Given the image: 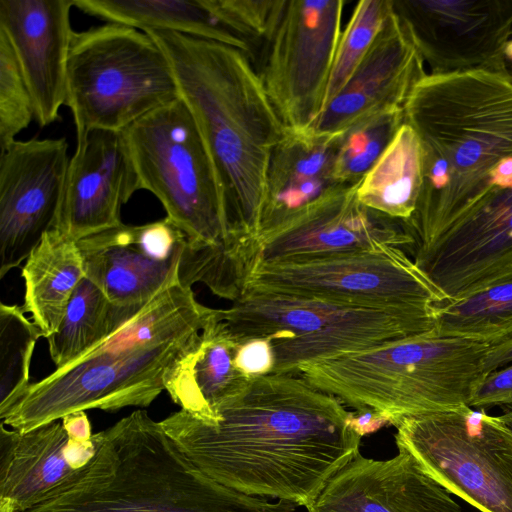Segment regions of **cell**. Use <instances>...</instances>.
Here are the masks:
<instances>
[{
    "instance_id": "cell-1",
    "label": "cell",
    "mask_w": 512,
    "mask_h": 512,
    "mask_svg": "<svg viewBox=\"0 0 512 512\" xmlns=\"http://www.w3.org/2000/svg\"><path fill=\"white\" fill-rule=\"evenodd\" d=\"M353 412L301 374L251 379L221 404L213 423L184 410L162 421L202 472L247 495L308 507L359 452Z\"/></svg>"
},
{
    "instance_id": "cell-2",
    "label": "cell",
    "mask_w": 512,
    "mask_h": 512,
    "mask_svg": "<svg viewBox=\"0 0 512 512\" xmlns=\"http://www.w3.org/2000/svg\"><path fill=\"white\" fill-rule=\"evenodd\" d=\"M213 310L191 287L166 288L100 345L32 382L1 422L27 432L78 411L149 406L198 348Z\"/></svg>"
},
{
    "instance_id": "cell-3",
    "label": "cell",
    "mask_w": 512,
    "mask_h": 512,
    "mask_svg": "<svg viewBox=\"0 0 512 512\" xmlns=\"http://www.w3.org/2000/svg\"><path fill=\"white\" fill-rule=\"evenodd\" d=\"M172 67L213 159L227 217L240 239L260 243L271 152L285 133L262 80L239 49L166 30H143Z\"/></svg>"
},
{
    "instance_id": "cell-4",
    "label": "cell",
    "mask_w": 512,
    "mask_h": 512,
    "mask_svg": "<svg viewBox=\"0 0 512 512\" xmlns=\"http://www.w3.org/2000/svg\"><path fill=\"white\" fill-rule=\"evenodd\" d=\"M404 118L424 152L420 198L402 221L413 243L480 195L492 171L512 156V82L489 70L427 74L409 96Z\"/></svg>"
},
{
    "instance_id": "cell-5",
    "label": "cell",
    "mask_w": 512,
    "mask_h": 512,
    "mask_svg": "<svg viewBox=\"0 0 512 512\" xmlns=\"http://www.w3.org/2000/svg\"><path fill=\"white\" fill-rule=\"evenodd\" d=\"M93 442L85 468L26 512L296 511L294 503H272L213 480L143 409L93 434Z\"/></svg>"
},
{
    "instance_id": "cell-6",
    "label": "cell",
    "mask_w": 512,
    "mask_h": 512,
    "mask_svg": "<svg viewBox=\"0 0 512 512\" xmlns=\"http://www.w3.org/2000/svg\"><path fill=\"white\" fill-rule=\"evenodd\" d=\"M490 345L431 332L311 363V385L356 411L369 409L396 426L403 418L470 405L486 376Z\"/></svg>"
},
{
    "instance_id": "cell-7",
    "label": "cell",
    "mask_w": 512,
    "mask_h": 512,
    "mask_svg": "<svg viewBox=\"0 0 512 512\" xmlns=\"http://www.w3.org/2000/svg\"><path fill=\"white\" fill-rule=\"evenodd\" d=\"M124 133L141 189L161 202L188 245L209 247L225 264L252 270L260 251L233 233L213 159L184 100L150 112Z\"/></svg>"
},
{
    "instance_id": "cell-8",
    "label": "cell",
    "mask_w": 512,
    "mask_h": 512,
    "mask_svg": "<svg viewBox=\"0 0 512 512\" xmlns=\"http://www.w3.org/2000/svg\"><path fill=\"white\" fill-rule=\"evenodd\" d=\"M217 316L239 345L266 338L273 373L299 374L302 367L338 355L425 334L435 313L369 308L285 293L247 289Z\"/></svg>"
},
{
    "instance_id": "cell-9",
    "label": "cell",
    "mask_w": 512,
    "mask_h": 512,
    "mask_svg": "<svg viewBox=\"0 0 512 512\" xmlns=\"http://www.w3.org/2000/svg\"><path fill=\"white\" fill-rule=\"evenodd\" d=\"M179 98L169 60L145 31L106 23L73 33L65 105L76 143L93 130L124 131Z\"/></svg>"
},
{
    "instance_id": "cell-10",
    "label": "cell",
    "mask_w": 512,
    "mask_h": 512,
    "mask_svg": "<svg viewBox=\"0 0 512 512\" xmlns=\"http://www.w3.org/2000/svg\"><path fill=\"white\" fill-rule=\"evenodd\" d=\"M398 449L481 512H512V428L468 405L403 418Z\"/></svg>"
},
{
    "instance_id": "cell-11",
    "label": "cell",
    "mask_w": 512,
    "mask_h": 512,
    "mask_svg": "<svg viewBox=\"0 0 512 512\" xmlns=\"http://www.w3.org/2000/svg\"><path fill=\"white\" fill-rule=\"evenodd\" d=\"M247 289L433 313L448 300L402 248L391 245L260 262Z\"/></svg>"
},
{
    "instance_id": "cell-12",
    "label": "cell",
    "mask_w": 512,
    "mask_h": 512,
    "mask_svg": "<svg viewBox=\"0 0 512 512\" xmlns=\"http://www.w3.org/2000/svg\"><path fill=\"white\" fill-rule=\"evenodd\" d=\"M411 259L457 301L512 279V156L489 186L449 222L407 249Z\"/></svg>"
},
{
    "instance_id": "cell-13",
    "label": "cell",
    "mask_w": 512,
    "mask_h": 512,
    "mask_svg": "<svg viewBox=\"0 0 512 512\" xmlns=\"http://www.w3.org/2000/svg\"><path fill=\"white\" fill-rule=\"evenodd\" d=\"M344 0H284L255 69L284 127L305 131L324 108Z\"/></svg>"
},
{
    "instance_id": "cell-14",
    "label": "cell",
    "mask_w": 512,
    "mask_h": 512,
    "mask_svg": "<svg viewBox=\"0 0 512 512\" xmlns=\"http://www.w3.org/2000/svg\"><path fill=\"white\" fill-rule=\"evenodd\" d=\"M69 161L64 137L16 140L1 151L0 278L55 228Z\"/></svg>"
},
{
    "instance_id": "cell-15",
    "label": "cell",
    "mask_w": 512,
    "mask_h": 512,
    "mask_svg": "<svg viewBox=\"0 0 512 512\" xmlns=\"http://www.w3.org/2000/svg\"><path fill=\"white\" fill-rule=\"evenodd\" d=\"M431 75L499 72L512 29V0H393Z\"/></svg>"
},
{
    "instance_id": "cell-16",
    "label": "cell",
    "mask_w": 512,
    "mask_h": 512,
    "mask_svg": "<svg viewBox=\"0 0 512 512\" xmlns=\"http://www.w3.org/2000/svg\"><path fill=\"white\" fill-rule=\"evenodd\" d=\"M188 238L167 217L103 230L77 241L85 277L120 307L143 308L180 282Z\"/></svg>"
},
{
    "instance_id": "cell-17",
    "label": "cell",
    "mask_w": 512,
    "mask_h": 512,
    "mask_svg": "<svg viewBox=\"0 0 512 512\" xmlns=\"http://www.w3.org/2000/svg\"><path fill=\"white\" fill-rule=\"evenodd\" d=\"M358 185L340 186L262 233L259 263L382 245L408 249L412 238L403 222L364 206L357 197Z\"/></svg>"
},
{
    "instance_id": "cell-18",
    "label": "cell",
    "mask_w": 512,
    "mask_h": 512,
    "mask_svg": "<svg viewBox=\"0 0 512 512\" xmlns=\"http://www.w3.org/2000/svg\"><path fill=\"white\" fill-rule=\"evenodd\" d=\"M141 190L124 131L93 130L76 143L54 229L78 241L122 224L121 209Z\"/></svg>"
},
{
    "instance_id": "cell-19",
    "label": "cell",
    "mask_w": 512,
    "mask_h": 512,
    "mask_svg": "<svg viewBox=\"0 0 512 512\" xmlns=\"http://www.w3.org/2000/svg\"><path fill=\"white\" fill-rule=\"evenodd\" d=\"M73 6L74 0H0V30L13 48L40 127L57 121L65 105Z\"/></svg>"
},
{
    "instance_id": "cell-20",
    "label": "cell",
    "mask_w": 512,
    "mask_h": 512,
    "mask_svg": "<svg viewBox=\"0 0 512 512\" xmlns=\"http://www.w3.org/2000/svg\"><path fill=\"white\" fill-rule=\"evenodd\" d=\"M426 75L424 62L393 9L364 59L308 130L336 135L372 114L404 108Z\"/></svg>"
},
{
    "instance_id": "cell-21",
    "label": "cell",
    "mask_w": 512,
    "mask_h": 512,
    "mask_svg": "<svg viewBox=\"0 0 512 512\" xmlns=\"http://www.w3.org/2000/svg\"><path fill=\"white\" fill-rule=\"evenodd\" d=\"M307 512H462L451 493L406 451L388 460L360 453L340 469Z\"/></svg>"
},
{
    "instance_id": "cell-22",
    "label": "cell",
    "mask_w": 512,
    "mask_h": 512,
    "mask_svg": "<svg viewBox=\"0 0 512 512\" xmlns=\"http://www.w3.org/2000/svg\"><path fill=\"white\" fill-rule=\"evenodd\" d=\"M95 452L56 420L27 432L0 426V512H26L72 480Z\"/></svg>"
},
{
    "instance_id": "cell-23",
    "label": "cell",
    "mask_w": 512,
    "mask_h": 512,
    "mask_svg": "<svg viewBox=\"0 0 512 512\" xmlns=\"http://www.w3.org/2000/svg\"><path fill=\"white\" fill-rule=\"evenodd\" d=\"M338 135L285 128L268 163L260 235L342 186L334 176Z\"/></svg>"
},
{
    "instance_id": "cell-24",
    "label": "cell",
    "mask_w": 512,
    "mask_h": 512,
    "mask_svg": "<svg viewBox=\"0 0 512 512\" xmlns=\"http://www.w3.org/2000/svg\"><path fill=\"white\" fill-rule=\"evenodd\" d=\"M238 348L214 309L198 348L167 391L171 399L194 418L213 423L216 409L240 393L252 379L235 364Z\"/></svg>"
},
{
    "instance_id": "cell-25",
    "label": "cell",
    "mask_w": 512,
    "mask_h": 512,
    "mask_svg": "<svg viewBox=\"0 0 512 512\" xmlns=\"http://www.w3.org/2000/svg\"><path fill=\"white\" fill-rule=\"evenodd\" d=\"M80 11L139 30H166L226 44L250 60L248 45L225 23L214 0H74Z\"/></svg>"
},
{
    "instance_id": "cell-26",
    "label": "cell",
    "mask_w": 512,
    "mask_h": 512,
    "mask_svg": "<svg viewBox=\"0 0 512 512\" xmlns=\"http://www.w3.org/2000/svg\"><path fill=\"white\" fill-rule=\"evenodd\" d=\"M24 309L47 338L59 327L68 302L85 277L77 241L57 229L46 232L25 260Z\"/></svg>"
},
{
    "instance_id": "cell-27",
    "label": "cell",
    "mask_w": 512,
    "mask_h": 512,
    "mask_svg": "<svg viewBox=\"0 0 512 512\" xmlns=\"http://www.w3.org/2000/svg\"><path fill=\"white\" fill-rule=\"evenodd\" d=\"M423 160L421 140L404 121L388 148L358 185V200L387 217L408 220L420 198Z\"/></svg>"
},
{
    "instance_id": "cell-28",
    "label": "cell",
    "mask_w": 512,
    "mask_h": 512,
    "mask_svg": "<svg viewBox=\"0 0 512 512\" xmlns=\"http://www.w3.org/2000/svg\"><path fill=\"white\" fill-rule=\"evenodd\" d=\"M142 309L113 304L96 284L84 277L71 296L58 329L46 338L56 369L100 345Z\"/></svg>"
},
{
    "instance_id": "cell-29",
    "label": "cell",
    "mask_w": 512,
    "mask_h": 512,
    "mask_svg": "<svg viewBox=\"0 0 512 512\" xmlns=\"http://www.w3.org/2000/svg\"><path fill=\"white\" fill-rule=\"evenodd\" d=\"M434 333L488 345L512 337V279L457 301L435 305Z\"/></svg>"
},
{
    "instance_id": "cell-30",
    "label": "cell",
    "mask_w": 512,
    "mask_h": 512,
    "mask_svg": "<svg viewBox=\"0 0 512 512\" xmlns=\"http://www.w3.org/2000/svg\"><path fill=\"white\" fill-rule=\"evenodd\" d=\"M404 108L362 118L339 133L334 176L339 185L361 183L404 123Z\"/></svg>"
},
{
    "instance_id": "cell-31",
    "label": "cell",
    "mask_w": 512,
    "mask_h": 512,
    "mask_svg": "<svg viewBox=\"0 0 512 512\" xmlns=\"http://www.w3.org/2000/svg\"><path fill=\"white\" fill-rule=\"evenodd\" d=\"M19 305L0 304V411L12 405L30 386V367L41 329Z\"/></svg>"
},
{
    "instance_id": "cell-32",
    "label": "cell",
    "mask_w": 512,
    "mask_h": 512,
    "mask_svg": "<svg viewBox=\"0 0 512 512\" xmlns=\"http://www.w3.org/2000/svg\"><path fill=\"white\" fill-rule=\"evenodd\" d=\"M392 11L393 0H363L356 4L337 45L324 108L342 90L364 59Z\"/></svg>"
},
{
    "instance_id": "cell-33",
    "label": "cell",
    "mask_w": 512,
    "mask_h": 512,
    "mask_svg": "<svg viewBox=\"0 0 512 512\" xmlns=\"http://www.w3.org/2000/svg\"><path fill=\"white\" fill-rule=\"evenodd\" d=\"M33 118L28 85L7 36L0 30V150L15 142Z\"/></svg>"
},
{
    "instance_id": "cell-34",
    "label": "cell",
    "mask_w": 512,
    "mask_h": 512,
    "mask_svg": "<svg viewBox=\"0 0 512 512\" xmlns=\"http://www.w3.org/2000/svg\"><path fill=\"white\" fill-rule=\"evenodd\" d=\"M469 406L484 410L495 406L512 407V364L486 374Z\"/></svg>"
},
{
    "instance_id": "cell-35",
    "label": "cell",
    "mask_w": 512,
    "mask_h": 512,
    "mask_svg": "<svg viewBox=\"0 0 512 512\" xmlns=\"http://www.w3.org/2000/svg\"><path fill=\"white\" fill-rule=\"evenodd\" d=\"M235 364L241 372L252 378L273 373L275 360L270 341L255 338L241 343Z\"/></svg>"
},
{
    "instance_id": "cell-36",
    "label": "cell",
    "mask_w": 512,
    "mask_h": 512,
    "mask_svg": "<svg viewBox=\"0 0 512 512\" xmlns=\"http://www.w3.org/2000/svg\"><path fill=\"white\" fill-rule=\"evenodd\" d=\"M387 424L390 423L386 417L369 409L353 412L350 419L351 428L361 437L375 433Z\"/></svg>"
},
{
    "instance_id": "cell-37",
    "label": "cell",
    "mask_w": 512,
    "mask_h": 512,
    "mask_svg": "<svg viewBox=\"0 0 512 512\" xmlns=\"http://www.w3.org/2000/svg\"><path fill=\"white\" fill-rule=\"evenodd\" d=\"M509 364H512V337L489 347L484 368L488 374Z\"/></svg>"
},
{
    "instance_id": "cell-38",
    "label": "cell",
    "mask_w": 512,
    "mask_h": 512,
    "mask_svg": "<svg viewBox=\"0 0 512 512\" xmlns=\"http://www.w3.org/2000/svg\"><path fill=\"white\" fill-rule=\"evenodd\" d=\"M499 73L503 74L512 82V29L502 49Z\"/></svg>"
},
{
    "instance_id": "cell-39",
    "label": "cell",
    "mask_w": 512,
    "mask_h": 512,
    "mask_svg": "<svg viewBox=\"0 0 512 512\" xmlns=\"http://www.w3.org/2000/svg\"><path fill=\"white\" fill-rule=\"evenodd\" d=\"M500 416L512 428V407H505Z\"/></svg>"
}]
</instances>
